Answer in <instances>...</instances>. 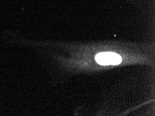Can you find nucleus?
I'll return each mask as SVG.
<instances>
[{"mask_svg": "<svg viewBox=\"0 0 155 116\" xmlns=\"http://www.w3.org/2000/svg\"><path fill=\"white\" fill-rule=\"evenodd\" d=\"M95 61L102 65H118L122 61V58L118 54L112 52H102L97 54Z\"/></svg>", "mask_w": 155, "mask_h": 116, "instance_id": "f257e3e1", "label": "nucleus"}]
</instances>
